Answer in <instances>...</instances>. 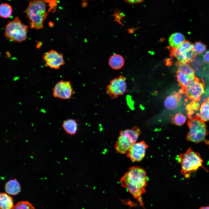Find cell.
I'll use <instances>...</instances> for the list:
<instances>
[{"mask_svg": "<svg viewBox=\"0 0 209 209\" xmlns=\"http://www.w3.org/2000/svg\"><path fill=\"white\" fill-rule=\"evenodd\" d=\"M28 28L18 17H16L5 26V36L12 41L21 43L26 39Z\"/></svg>", "mask_w": 209, "mask_h": 209, "instance_id": "6", "label": "cell"}, {"mask_svg": "<svg viewBox=\"0 0 209 209\" xmlns=\"http://www.w3.org/2000/svg\"><path fill=\"white\" fill-rule=\"evenodd\" d=\"M200 107L198 101H192L186 106L188 117L190 119L192 117V115L195 111L198 110Z\"/></svg>", "mask_w": 209, "mask_h": 209, "instance_id": "22", "label": "cell"}, {"mask_svg": "<svg viewBox=\"0 0 209 209\" xmlns=\"http://www.w3.org/2000/svg\"><path fill=\"white\" fill-rule=\"evenodd\" d=\"M204 81L202 78L195 77L194 80L185 88H181L179 92L184 94L190 100L199 101L204 91Z\"/></svg>", "mask_w": 209, "mask_h": 209, "instance_id": "9", "label": "cell"}, {"mask_svg": "<svg viewBox=\"0 0 209 209\" xmlns=\"http://www.w3.org/2000/svg\"><path fill=\"white\" fill-rule=\"evenodd\" d=\"M193 45L197 54H202L206 49V46L200 42H196Z\"/></svg>", "mask_w": 209, "mask_h": 209, "instance_id": "25", "label": "cell"}, {"mask_svg": "<svg viewBox=\"0 0 209 209\" xmlns=\"http://www.w3.org/2000/svg\"><path fill=\"white\" fill-rule=\"evenodd\" d=\"M147 177L145 170L138 166L130 167L121 177V185L135 198L140 199L145 192Z\"/></svg>", "mask_w": 209, "mask_h": 209, "instance_id": "2", "label": "cell"}, {"mask_svg": "<svg viewBox=\"0 0 209 209\" xmlns=\"http://www.w3.org/2000/svg\"><path fill=\"white\" fill-rule=\"evenodd\" d=\"M78 125L74 119H68L63 123L62 127L65 131L68 134L72 135L75 134L78 130Z\"/></svg>", "mask_w": 209, "mask_h": 209, "instance_id": "16", "label": "cell"}, {"mask_svg": "<svg viewBox=\"0 0 209 209\" xmlns=\"http://www.w3.org/2000/svg\"><path fill=\"white\" fill-rule=\"evenodd\" d=\"M177 160L181 165V174L186 178L190 177V174L200 167H203V160L200 154L189 148L183 154H180Z\"/></svg>", "mask_w": 209, "mask_h": 209, "instance_id": "3", "label": "cell"}, {"mask_svg": "<svg viewBox=\"0 0 209 209\" xmlns=\"http://www.w3.org/2000/svg\"><path fill=\"white\" fill-rule=\"evenodd\" d=\"M12 9L11 6L7 3H2L0 6V16L4 18H9L12 15Z\"/></svg>", "mask_w": 209, "mask_h": 209, "instance_id": "21", "label": "cell"}, {"mask_svg": "<svg viewBox=\"0 0 209 209\" xmlns=\"http://www.w3.org/2000/svg\"><path fill=\"white\" fill-rule=\"evenodd\" d=\"M141 132L140 129L137 126L121 131L115 145L116 150L121 154L127 153L136 143Z\"/></svg>", "mask_w": 209, "mask_h": 209, "instance_id": "5", "label": "cell"}, {"mask_svg": "<svg viewBox=\"0 0 209 209\" xmlns=\"http://www.w3.org/2000/svg\"><path fill=\"white\" fill-rule=\"evenodd\" d=\"M126 2L130 4H134L140 3L144 0H124Z\"/></svg>", "mask_w": 209, "mask_h": 209, "instance_id": "27", "label": "cell"}, {"mask_svg": "<svg viewBox=\"0 0 209 209\" xmlns=\"http://www.w3.org/2000/svg\"><path fill=\"white\" fill-rule=\"evenodd\" d=\"M42 57L47 66L55 69H59L65 64L62 54L54 50L44 53Z\"/></svg>", "mask_w": 209, "mask_h": 209, "instance_id": "12", "label": "cell"}, {"mask_svg": "<svg viewBox=\"0 0 209 209\" xmlns=\"http://www.w3.org/2000/svg\"><path fill=\"white\" fill-rule=\"evenodd\" d=\"M198 115L204 122L209 121V97L205 98L200 106Z\"/></svg>", "mask_w": 209, "mask_h": 209, "instance_id": "17", "label": "cell"}, {"mask_svg": "<svg viewBox=\"0 0 209 209\" xmlns=\"http://www.w3.org/2000/svg\"><path fill=\"white\" fill-rule=\"evenodd\" d=\"M126 78L122 75L111 80L106 87L107 93L114 99L123 95L127 91Z\"/></svg>", "mask_w": 209, "mask_h": 209, "instance_id": "10", "label": "cell"}, {"mask_svg": "<svg viewBox=\"0 0 209 209\" xmlns=\"http://www.w3.org/2000/svg\"><path fill=\"white\" fill-rule=\"evenodd\" d=\"M52 91L55 97L63 100L70 99L75 93L71 82L69 81H60L55 84Z\"/></svg>", "mask_w": 209, "mask_h": 209, "instance_id": "11", "label": "cell"}, {"mask_svg": "<svg viewBox=\"0 0 209 209\" xmlns=\"http://www.w3.org/2000/svg\"><path fill=\"white\" fill-rule=\"evenodd\" d=\"M203 58L205 62L209 64V51H207L205 53Z\"/></svg>", "mask_w": 209, "mask_h": 209, "instance_id": "28", "label": "cell"}, {"mask_svg": "<svg viewBox=\"0 0 209 209\" xmlns=\"http://www.w3.org/2000/svg\"><path fill=\"white\" fill-rule=\"evenodd\" d=\"M187 124L189 130L186 137L187 140L195 143L203 142L209 145V140L206 138L208 134L206 125L198 115L192 116Z\"/></svg>", "mask_w": 209, "mask_h": 209, "instance_id": "4", "label": "cell"}, {"mask_svg": "<svg viewBox=\"0 0 209 209\" xmlns=\"http://www.w3.org/2000/svg\"><path fill=\"white\" fill-rule=\"evenodd\" d=\"M178 68L176 72V78L179 85L181 88L187 87L196 77L194 70L189 64L176 62Z\"/></svg>", "mask_w": 209, "mask_h": 209, "instance_id": "8", "label": "cell"}, {"mask_svg": "<svg viewBox=\"0 0 209 209\" xmlns=\"http://www.w3.org/2000/svg\"><path fill=\"white\" fill-rule=\"evenodd\" d=\"M181 94L179 92L175 91L168 96L164 100L165 107L170 110L176 109L178 106L182 98Z\"/></svg>", "mask_w": 209, "mask_h": 209, "instance_id": "14", "label": "cell"}, {"mask_svg": "<svg viewBox=\"0 0 209 209\" xmlns=\"http://www.w3.org/2000/svg\"><path fill=\"white\" fill-rule=\"evenodd\" d=\"M167 48L170 51V56L176 58L178 62L182 63L189 64L196 56L193 44L188 40H185L177 48L169 46Z\"/></svg>", "mask_w": 209, "mask_h": 209, "instance_id": "7", "label": "cell"}, {"mask_svg": "<svg viewBox=\"0 0 209 209\" xmlns=\"http://www.w3.org/2000/svg\"><path fill=\"white\" fill-rule=\"evenodd\" d=\"M199 209H209V206H206L202 207Z\"/></svg>", "mask_w": 209, "mask_h": 209, "instance_id": "29", "label": "cell"}, {"mask_svg": "<svg viewBox=\"0 0 209 209\" xmlns=\"http://www.w3.org/2000/svg\"><path fill=\"white\" fill-rule=\"evenodd\" d=\"M57 1V0L30 1L24 11L30 21V27L37 30L43 28L44 21L48 13L55 11Z\"/></svg>", "mask_w": 209, "mask_h": 209, "instance_id": "1", "label": "cell"}, {"mask_svg": "<svg viewBox=\"0 0 209 209\" xmlns=\"http://www.w3.org/2000/svg\"><path fill=\"white\" fill-rule=\"evenodd\" d=\"M14 206L13 199L11 197L6 193H0V209H13Z\"/></svg>", "mask_w": 209, "mask_h": 209, "instance_id": "19", "label": "cell"}, {"mask_svg": "<svg viewBox=\"0 0 209 209\" xmlns=\"http://www.w3.org/2000/svg\"><path fill=\"white\" fill-rule=\"evenodd\" d=\"M185 40V37L182 34L176 33L170 36L168 42L171 47L176 48L180 46Z\"/></svg>", "mask_w": 209, "mask_h": 209, "instance_id": "20", "label": "cell"}, {"mask_svg": "<svg viewBox=\"0 0 209 209\" xmlns=\"http://www.w3.org/2000/svg\"><path fill=\"white\" fill-rule=\"evenodd\" d=\"M186 120V117L181 113L176 114L172 120V123L178 126H181L185 123Z\"/></svg>", "mask_w": 209, "mask_h": 209, "instance_id": "23", "label": "cell"}, {"mask_svg": "<svg viewBox=\"0 0 209 209\" xmlns=\"http://www.w3.org/2000/svg\"><path fill=\"white\" fill-rule=\"evenodd\" d=\"M13 209H35L33 205L28 201H22L18 202L14 206Z\"/></svg>", "mask_w": 209, "mask_h": 209, "instance_id": "24", "label": "cell"}, {"mask_svg": "<svg viewBox=\"0 0 209 209\" xmlns=\"http://www.w3.org/2000/svg\"><path fill=\"white\" fill-rule=\"evenodd\" d=\"M148 147L144 141L136 143L126 153L127 156L133 162L140 161L144 157Z\"/></svg>", "mask_w": 209, "mask_h": 209, "instance_id": "13", "label": "cell"}, {"mask_svg": "<svg viewBox=\"0 0 209 209\" xmlns=\"http://www.w3.org/2000/svg\"><path fill=\"white\" fill-rule=\"evenodd\" d=\"M6 193L11 195H16L21 190L20 185L16 179H11L7 182L5 185Z\"/></svg>", "mask_w": 209, "mask_h": 209, "instance_id": "15", "label": "cell"}, {"mask_svg": "<svg viewBox=\"0 0 209 209\" xmlns=\"http://www.w3.org/2000/svg\"><path fill=\"white\" fill-rule=\"evenodd\" d=\"M114 16L115 20L118 22H119L122 16L121 13L118 11L116 12L114 14Z\"/></svg>", "mask_w": 209, "mask_h": 209, "instance_id": "26", "label": "cell"}, {"mask_svg": "<svg viewBox=\"0 0 209 209\" xmlns=\"http://www.w3.org/2000/svg\"><path fill=\"white\" fill-rule=\"evenodd\" d=\"M82 0L84 1H85L88 0Z\"/></svg>", "mask_w": 209, "mask_h": 209, "instance_id": "30", "label": "cell"}, {"mask_svg": "<svg viewBox=\"0 0 209 209\" xmlns=\"http://www.w3.org/2000/svg\"><path fill=\"white\" fill-rule=\"evenodd\" d=\"M124 64V60L122 57L118 54L111 56L109 60V64L113 69L118 70L121 69Z\"/></svg>", "mask_w": 209, "mask_h": 209, "instance_id": "18", "label": "cell"}]
</instances>
